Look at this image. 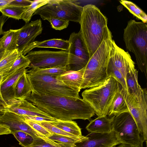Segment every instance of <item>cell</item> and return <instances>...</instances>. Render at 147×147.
Wrapping results in <instances>:
<instances>
[{"instance_id":"8","label":"cell","mask_w":147,"mask_h":147,"mask_svg":"<svg viewBox=\"0 0 147 147\" xmlns=\"http://www.w3.org/2000/svg\"><path fill=\"white\" fill-rule=\"evenodd\" d=\"M112 130L121 144L137 146L144 142L136 123L129 112L114 116Z\"/></svg>"},{"instance_id":"12","label":"cell","mask_w":147,"mask_h":147,"mask_svg":"<svg viewBox=\"0 0 147 147\" xmlns=\"http://www.w3.org/2000/svg\"><path fill=\"white\" fill-rule=\"evenodd\" d=\"M0 124L8 127L11 132L20 131L25 132L32 136L34 141L41 139L46 142L57 146L59 144L45 137L27 124L20 115L9 112H6L0 116Z\"/></svg>"},{"instance_id":"47","label":"cell","mask_w":147,"mask_h":147,"mask_svg":"<svg viewBox=\"0 0 147 147\" xmlns=\"http://www.w3.org/2000/svg\"><path fill=\"white\" fill-rule=\"evenodd\" d=\"M3 77V76L2 74H0V84L2 81Z\"/></svg>"},{"instance_id":"32","label":"cell","mask_w":147,"mask_h":147,"mask_svg":"<svg viewBox=\"0 0 147 147\" xmlns=\"http://www.w3.org/2000/svg\"><path fill=\"white\" fill-rule=\"evenodd\" d=\"M48 0H36L33 1L32 4L27 7L23 13L22 19L26 23H29L33 14L37 9L47 3Z\"/></svg>"},{"instance_id":"41","label":"cell","mask_w":147,"mask_h":147,"mask_svg":"<svg viewBox=\"0 0 147 147\" xmlns=\"http://www.w3.org/2000/svg\"><path fill=\"white\" fill-rule=\"evenodd\" d=\"M11 134L9 128L7 126L0 124V135Z\"/></svg>"},{"instance_id":"11","label":"cell","mask_w":147,"mask_h":147,"mask_svg":"<svg viewBox=\"0 0 147 147\" xmlns=\"http://www.w3.org/2000/svg\"><path fill=\"white\" fill-rule=\"evenodd\" d=\"M125 100L129 111L134 119L144 142L147 139V91L144 88L141 100L138 102L127 91Z\"/></svg>"},{"instance_id":"4","label":"cell","mask_w":147,"mask_h":147,"mask_svg":"<svg viewBox=\"0 0 147 147\" xmlns=\"http://www.w3.org/2000/svg\"><path fill=\"white\" fill-rule=\"evenodd\" d=\"M126 49L134 54L138 67L147 79V25L131 20L124 29Z\"/></svg>"},{"instance_id":"10","label":"cell","mask_w":147,"mask_h":147,"mask_svg":"<svg viewBox=\"0 0 147 147\" xmlns=\"http://www.w3.org/2000/svg\"><path fill=\"white\" fill-rule=\"evenodd\" d=\"M68 52L69 70L78 71L84 67L90 59L87 47L81 31L72 33L69 38Z\"/></svg>"},{"instance_id":"37","label":"cell","mask_w":147,"mask_h":147,"mask_svg":"<svg viewBox=\"0 0 147 147\" xmlns=\"http://www.w3.org/2000/svg\"><path fill=\"white\" fill-rule=\"evenodd\" d=\"M24 120L31 127L46 137L48 138L53 134L38 123L28 120Z\"/></svg>"},{"instance_id":"27","label":"cell","mask_w":147,"mask_h":147,"mask_svg":"<svg viewBox=\"0 0 147 147\" xmlns=\"http://www.w3.org/2000/svg\"><path fill=\"white\" fill-rule=\"evenodd\" d=\"M30 63V61L24 55L21 53H18V57L10 69L3 77L2 81L18 70L22 68H26L28 67Z\"/></svg>"},{"instance_id":"28","label":"cell","mask_w":147,"mask_h":147,"mask_svg":"<svg viewBox=\"0 0 147 147\" xmlns=\"http://www.w3.org/2000/svg\"><path fill=\"white\" fill-rule=\"evenodd\" d=\"M69 70L66 67H57L48 68H31L27 70V73L35 75H60L65 72Z\"/></svg>"},{"instance_id":"24","label":"cell","mask_w":147,"mask_h":147,"mask_svg":"<svg viewBox=\"0 0 147 147\" xmlns=\"http://www.w3.org/2000/svg\"><path fill=\"white\" fill-rule=\"evenodd\" d=\"M20 29H10L4 32L3 36L0 38L2 46L5 51L17 49L18 37Z\"/></svg>"},{"instance_id":"48","label":"cell","mask_w":147,"mask_h":147,"mask_svg":"<svg viewBox=\"0 0 147 147\" xmlns=\"http://www.w3.org/2000/svg\"><path fill=\"white\" fill-rule=\"evenodd\" d=\"M116 147L115 146H114V147Z\"/></svg>"},{"instance_id":"42","label":"cell","mask_w":147,"mask_h":147,"mask_svg":"<svg viewBox=\"0 0 147 147\" xmlns=\"http://www.w3.org/2000/svg\"><path fill=\"white\" fill-rule=\"evenodd\" d=\"M5 16L0 15V36L3 34L4 32L3 30V27L5 22Z\"/></svg>"},{"instance_id":"43","label":"cell","mask_w":147,"mask_h":147,"mask_svg":"<svg viewBox=\"0 0 147 147\" xmlns=\"http://www.w3.org/2000/svg\"><path fill=\"white\" fill-rule=\"evenodd\" d=\"M12 0H0V10L7 6Z\"/></svg>"},{"instance_id":"7","label":"cell","mask_w":147,"mask_h":147,"mask_svg":"<svg viewBox=\"0 0 147 147\" xmlns=\"http://www.w3.org/2000/svg\"><path fill=\"white\" fill-rule=\"evenodd\" d=\"M76 0H48L38 8L33 15H39L43 20L56 18L80 23L83 7Z\"/></svg>"},{"instance_id":"44","label":"cell","mask_w":147,"mask_h":147,"mask_svg":"<svg viewBox=\"0 0 147 147\" xmlns=\"http://www.w3.org/2000/svg\"><path fill=\"white\" fill-rule=\"evenodd\" d=\"M143 142H142L139 145L137 146H132L129 145L121 144L117 147H143Z\"/></svg>"},{"instance_id":"17","label":"cell","mask_w":147,"mask_h":147,"mask_svg":"<svg viewBox=\"0 0 147 147\" xmlns=\"http://www.w3.org/2000/svg\"><path fill=\"white\" fill-rule=\"evenodd\" d=\"M5 112H11L20 115L37 116L54 119L26 99H14L5 107Z\"/></svg>"},{"instance_id":"14","label":"cell","mask_w":147,"mask_h":147,"mask_svg":"<svg viewBox=\"0 0 147 147\" xmlns=\"http://www.w3.org/2000/svg\"><path fill=\"white\" fill-rule=\"evenodd\" d=\"M87 139L72 147H113L121 144L114 131L108 133H90Z\"/></svg>"},{"instance_id":"31","label":"cell","mask_w":147,"mask_h":147,"mask_svg":"<svg viewBox=\"0 0 147 147\" xmlns=\"http://www.w3.org/2000/svg\"><path fill=\"white\" fill-rule=\"evenodd\" d=\"M53 141L64 143L73 147L77 143L80 142L87 139L86 136L74 138L67 136L53 134L48 138Z\"/></svg>"},{"instance_id":"19","label":"cell","mask_w":147,"mask_h":147,"mask_svg":"<svg viewBox=\"0 0 147 147\" xmlns=\"http://www.w3.org/2000/svg\"><path fill=\"white\" fill-rule=\"evenodd\" d=\"M114 117H98L91 120L86 129L90 133H109L112 131Z\"/></svg>"},{"instance_id":"46","label":"cell","mask_w":147,"mask_h":147,"mask_svg":"<svg viewBox=\"0 0 147 147\" xmlns=\"http://www.w3.org/2000/svg\"><path fill=\"white\" fill-rule=\"evenodd\" d=\"M5 112V107L0 104V116L2 115Z\"/></svg>"},{"instance_id":"3","label":"cell","mask_w":147,"mask_h":147,"mask_svg":"<svg viewBox=\"0 0 147 147\" xmlns=\"http://www.w3.org/2000/svg\"><path fill=\"white\" fill-rule=\"evenodd\" d=\"M112 34L105 38L85 67L81 89L97 86L108 78L107 68L113 47Z\"/></svg>"},{"instance_id":"36","label":"cell","mask_w":147,"mask_h":147,"mask_svg":"<svg viewBox=\"0 0 147 147\" xmlns=\"http://www.w3.org/2000/svg\"><path fill=\"white\" fill-rule=\"evenodd\" d=\"M50 23L52 28L61 30L67 27L69 21L56 18H51L47 20Z\"/></svg>"},{"instance_id":"5","label":"cell","mask_w":147,"mask_h":147,"mask_svg":"<svg viewBox=\"0 0 147 147\" xmlns=\"http://www.w3.org/2000/svg\"><path fill=\"white\" fill-rule=\"evenodd\" d=\"M119 83L114 78H108L99 85L82 92L83 99L94 109L98 117L107 115L108 110L117 92Z\"/></svg>"},{"instance_id":"30","label":"cell","mask_w":147,"mask_h":147,"mask_svg":"<svg viewBox=\"0 0 147 147\" xmlns=\"http://www.w3.org/2000/svg\"><path fill=\"white\" fill-rule=\"evenodd\" d=\"M107 71L108 78L112 77L115 78L128 92V88L125 78L110 59Z\"/></svg>"},{"instance_id":"2","label":"cell","mask_w":147,"mask_h":147,"mask_svg":"<svg viewBox=\"0 0 147 147\" xmlns=\"http://www.w3.org/2000/svg\"><path fill=\"white\" fill-rule=\"evenodd\" d=\"M79 24L90 58L105 38L112 34L107 26V19L96 6L88 4L83 7Z\"/></svg>"},{"instance_id":"33","label":"cell","mask_w":147,"mask_h":147,"mask_svg":"<svg viewBox=\"0 0 147 147\" xmlns=\"http://www.w3.org/2000/svg\"><path fill=\"white\" fill-rule=\"evenodd\" d=\"M26 7H20L7 5L0 10L2 15L9 18L19 20Z\"/></svg>"},{"instance_id":"22","label":"cell","mask_w":147,"mask_h":147,"mask_svg":"<svg viewBox=\"0 0 147 147\" xmlns=\"http://www.w3.org/2000/svg\"><path fill=\"white\" fill-rule=\"evenodd\" d=\"M85 67L78 71L68 70L59 75L56 78L65 84L81 90Z\"/></svg>"},{"instance_id":"20","label":"cell","mask_w":147,"mask_h":147,"mask_svg":"<svg viewBox=\"0 0 147 147\" xmlns=\"http://www.w3.org/2000/svg\"><path fill=\"white\" fill-rule=\"evenodd\" d=\"M69 46L68 40L61 39H52L42 41H34L26 49L23 53L24 56L35 48H49L68 51Z\"/></svg>"},{"instance_id":"21","label":"cell","mask_w":147,"mask_h":147,"mask_svg":"<svg viewBox=\"0 0 147 147\" xmlns=\"http://www.w3.org/2000/svg\"><path fill=\"white\" fill-rule=\"evenodd\" d=\"M138 71L136 68L128 72L126 77V82L128 92L136 101L142 99L143 93L142 89L139 85L138 80Z\"/></svg>"},{"instance_id":"38","label":"cell","mask_w":147,"mask_h":147,"mask_svg":"<svg viewBox=\"0 0 147 147\" xmlns=\"http://www.w3.org/2000/svg\"><path fill=\"white\" fill-rule=\"evenodd\" d=\"M20 116L23 119L29 120L36 123L44 122H51L55 120L54 119H49L37 116Z\"/></svg>"},{"instance_id":"34","label":"cell","mask_w":147,"mask_h":147,"mask_svg":"<svg viewBox=\"0 0 147 147\" xmlns=\"http://www.w3.org/2000/svg\"><path fill=\"white\" fill-rule=\"evenodd\" d=\"M15 138L19 142V144L24 147H31L34 140L29 134L22 131H15L11 132Z\"/></svg>"},{"instance_id":"35","label":"cell","mask_w":147,"mask_h":147,"mask_svg":"<svg viewBox=\"0 0 147 147\" xmlns=\"http://www.w3.org/2000/svg\"><path fill=\"white\" fill-rule=\"evenodd\" d=\"M46 128L52 134L65 136L74 138L80 137L73 135L65 131L60 129L54 125L50 122H44L37 123Z\"/></svg>"},{"instance_id":"40","label":"cell","mask_w":147,"mask_h":147,"mask_svg":"<svg viewBox=\"0 0 147 147\" xmlns=\"http://www.w3.org/2000/svg\"><path fill=\"white\" fill-rule=\"evenodd\" d=\"M33 1L28 0H12L7 5L20 7H27L29 6Z\"/></svg>"},{"instance_id":"6","label":"cell","mask_w":147,"mask_h":147,"mask_svg":"<svg viewBox=\"0 0 147 147\" xmlns=\"http://www.w3.org/2000/svg\"><path fill=\"white\" fill-rule=\"evenodd\" d=\"M33 92L42 96H62L80 98V90L68 85L56 75H35L27 73Z\"/></svg>"},{"instance_id":"9","label":"cell","mask_w":147,"mask_h":147,"mask_svg":"<svg viewBox=\"0 0 147 147\" xmlns=\"http://www.w3.org/2000/svg\"><path fill=\"white\" fill-rule=\"evenodd\" d=\"M68 55L67 51L40 50L30 51L25 56L30 62L28 67L44 69L68 67Z\"/></svg>"},{"instance_id":"25","label":"cell","mask_w":147,"mask_h":147,"mask_svg":"<svg viewBox=\"0 0 147 147\" xmlns=\"http://www.w3.org/2000/svg\"><path fill=\"white\" fill-rule=\"evenodd\" d=\"M50 122L56 127L73 135L78 137L83 136L81 129L75 121L55 119V121Z\"/></svg>"},{"instance_id":"15","label":"cell","mask_w":147,"mask_h":147,"mask_svg":"<svg viewBox=\"0 0 147 147\" xmlns=\"http://www.w3.org/2000/svg\"><path fill=\"white\" fill-rule=\"evenodd\" d=\"M27 69L22 68L15 72L0 84V104L6 107L15 99L16 88L17 82Z\"/></svg>"},{"instance_id":"13","label":"cell","mask_w":147,"mask_h":147,"mask_svg":"<svg viewBox=\"0 0 147 147\" xmlns=\"http://www.w3.org/2000/svg\"><path fill=\"white\" fill-rule=\"evenodd\" d=\"M42 30L40 19L26 24L20 28L17 42L18 53L23 54L27 47L34 41L36 37L41 33Z\"/></svg>"},{"instance_id":"23","label":"cell","mask_w":147,"mask_h":147,"mask_svg":"<svg viewBox=\"0 0 147 147\" xmlns=\"http://www.w3.org/2000/svg\"><path fill=\"white\" fill-rule=\"evenodd\" d=\"M26 72L20 77L17 82L15 90V98L16 99L19 100L26 99L30 96L32 91V90Z\"/></svg>"},{"instance_id":"39","label":"cell","mask_w":147,"mask_h":147,"mask_svg":"<svg viewBox=\"0 0 147 147\" xmlns=\"http://www.w3.org/2000/svg\"><path fill=\"white\" fill-rule=\"evenodd\" d=\"M31 147H72L71 146L65 144L61 146H58L48 143L41 139L34 141Z\"/></svg>"},{"instance_id":"1","label":"cell","mask_w":147,"mask_h":147,"mask_svg":"<svg viewBox=\"0 0 147 147\" xmlns=\"http://www.w3.org/2000/svg\"><path fill=\"white\" fill-rule=\"evenodd\" d=\"M39 109L55 119L90 121L95 114L83 98L57 96H42L32 92L26 99Z\"/></svg>"},{"instance_id":"45","label":"cell","mask_w":147,"mask_h":147,"mask_svg":"<svg viewBox=\"0 0 147 147\" xmlns=\"http://www.w3.org/2000/svg\"><path fill=\"white\" fill-rule=\"evenodd\" d=\"M5 53V51L2 46L0 40V60L2 59Z\"/></svg>"},{"instance_id":"29","label":"cell","mask_w":147,"mask_h":147,"mask_svg":"<svg viewBox=\"0 0 147 147\" xmlns=\"http://www.w3.org/2000/svg\"><path fill=\"white\" fill-rule=\"evenodd\" d=\"M120 3L126 8L134 16L146 23L147 15L141 9L133 2L126 0H120Z\"/></svg>"},{"instance_id":"16","label":"cell","mask_w":147,"mask_h":147,"mask_svg":"<svg viewBox=\"0 0 147 147\" xmlns=\"http://www.w3.org/2000/svg\"><path fill=\"white\" fill-rule=\"evenodd\" d=\"M110 59L122 73L125 80L127 73L135 68V63L128 52L119 47L114 40Z\"/></svg>"},{"instance_id":"18","label":"cell","mask_w":147,"mask_h":147,"mask_svg":"<svg viewBox=\"0 0 147 147\" xmlns=\"http://www.w3.org/2000/svg\"><path fill=\"white\" fill-rule=\"evenodd\" d=\"M127 90L119 83L118 90L109 108L107 116H115L129 112L125 100Z\"/></svg>"},{"instance_id":"26","label":"cell","mask_w":147,"mask_h":147,"mask_svg":"<svg viewBox=\"0 0 147 147\" xmlns=\"http://www.w3.org/2000/svg\"><path fill=\"white\" fill-rule=\"evenodd\" d=\"M18 53L17 49L5 51L0 60V74L2 75L3 77L10 69L18 57Z\"/></svg>"}]
</instances>
